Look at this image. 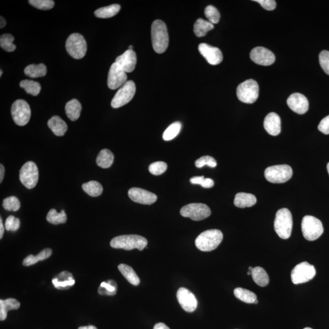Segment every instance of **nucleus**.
I'll list each match as a JSON object with an SVG mask.
<instances>
[{
  "instance_id": "nucleus-1",
  "label": "nucleus",
  "mask_w": 329,
  "mask_h": 329,
  "mask_svg": "<svg viewBox=\"0 0 329 329\" xmlns=\"http://www.w3.org/2000/svg\"><path fill=\"white\" fill-rule=\"evenodd\" d=\"M151 39L154 50L157 53L166 52L169 44V36L166 24L157 20L151 26Z\"/></svg>"
},
{
  "instance_id": "nucleus-2",
  "label": "nucleus",
  "mask_w": 329,
  "mask_h": 329,
  "mask_svg": "<svg viewBox=\"0 0 329 329\" xmlns=\"http://www.w3.org/2000/svg\"><path fill=\"white\" fill-rule=\"evenodd\" d=\"M148 241L145 237L138 235H124L114 238L110 242L113 248L132 250L138 249L142 251L147 246Z\"/></svg>"
},
{
  "instance_id": "nucleus-3",
  "label": "nucleus",
  "mask_w": 329,
  "mask_h": 329,
  "mask_svg": "<svg viewBox=\"0 0 329 329\" xmlns=\"http://www.w3.org/2000/svg\"><path fill=\"white\" fill-rule=\"evenodd\" d=\"M223 239V234L220 230L210 229L202 232L195 240L196 248L204 252L214 250L219 246Z\"/></svg>"
},
{
  "instance_id": "nucleus-4",
  "label": "nucleus",
  "mask_w": 329,
  "mask_h": 329,
  "mask_svg": "<svg viewBox=\"0 0 329 329\" xmlns=\"http://www.w3.org/2000/svg\"><path fill=\"white\" fill-rule=\"evenodd\" d=\"M274 227L276 234L282 239H289L293 229L292 213L287 208H283L276 213Z\"/></svg>"
},
{
  "instance_id": "nucleus-5",
  "label": "nucleus",
  "mask_w": 329,
  "mask_h": 329,
  "mask_svg": "<svg viewBox=\"0 0 329 329\" xmlns=\"http://www.w3.org/2000/svg\"><path fill=\"white\" fill-rule=\"evenodd\" d=\"M303 236L309 241H314L323 234L324 228L320 220L313 216H305L301 223Z\"/></svg>"
},
{
  "instance_id": "nucleus-6",
  "label": "nucleus",
  "mask_w": 329,
  "mask_h": 329,
  "mask_svg": "<svg viewBox=\"0 0 329 329\" xmlns=\"http://www.w3.org/2000/svg\"><path fill=\"white\" fill-rule=\"evenodd\" d=\"M259 87L258 83L254 79H248L240 84L237 88L238 98L242 102L253 104L258 99Z\"/></svg>"
},
{
  "instance_id": "nucleus-7",
  "label": "nucleus",
  "mask_w": 329,
  "mask_h": 329,
  "mask_svg": "<svg viewBox=\"0 0 329 329\" xmlns=\"http://www.w3.org/2000/svg\"><path fill=\"white\" fill-rule=\"evenodd\" d=\"M66 48L68 53L76 59H81L87 52V43L83 36L79 33H73L66 41Z\"/></svg>"
},
{
  "instance_id": "nucleus-8",
  "label": "nucleus",
  "mask_w": 329,
  "mask_h": 329,
  "mask_svg": "<svg viewBox=\"0 0 329 329\" xmlns=\"http://www.w3.org/2000/svg\"><path fill=\"white\" fill-rule=\"evenodd\" d=\"M292 176V167L287 165H274L268 167L265 171L266 179L274 184L285 183L289 181Z\"/></svg>"
},
{
  "instance_id": "nucleus-9",
  "label": "nucleus",
  "mask_w": 329,
  "mask_h": 329,
  "mask_svg": "<svg viewBox=\"0 0 329 329\" xmlns=\"http://www.w3.org/2000/svg\"><path fill=\"white\" fill-rule=\"evenodd\" d=\"M136 87L133 81H128L117 91L111 102V106L115 109L121 107L130 102L135 95Z\"/></svg>"
},
{
  "instance_id": "nucleus-10",
  "label": "nucleus",
  "mask_w": 329,
  "mask_h": 329,
  "mask_svg": "<svg viewBox=\"0 0 329 329\" xmlns=\"http://www.w3.org/2000/svg\"><path fill=\"white\" fill-rule=\"evenodd\" d=\"M11 115L18 126H23L30 121L31 111L30 105L23 100H16L12 105Z\"/></svg>"
},
{
  "instance_id": "nucleus-11",
  "label": "nucleus",
  "mask_w": 329,
  "mask_h": 329,
  "mask_svg": "<svg viewBox=\"0 0 329 329\" xmlns=\"http://www.w3.org/2000/svg\"><path fill=\"white\" fill-rule=\"evenodd\" d=\"M315 275L316 270L314 266L307 261H304L293 269L291 278L292 282L297 285L309 282L313 279Z\"/></svg>"
},
{
  "instance_id": "nucleus-12",
  "label": "nucleus",
  "mask_w": 329,
  "mask_h": 329,
  "mask_svg": "<svg viewBox=\"0 0 329 329\" xmlns=\"http://www.w3.org/2000/svg\"><path fill=\"white\" fill-rule=\"evenodd\" d=\"M182 217L191 218L194 221H201L210 217L211 210L206 204L191 203L184 206L180 210Z\"/></svg>"
},
{
  "instance_id": "nucleus-13",
  "label": "nucleus",
  "mask_w": 329,
  "mask_h": 329,
  "mask_svg": "<svg viewBox=\"0 0 329 329\" xmlns=\"http://www.w3.org/2000/svg\"><path fill=\"white\" fill-rule=\"evenodd\" d=\"M20 180L21 184L28 189L35 188L38 181V170L37 165L32 161L23 165L20 170Z\"/></svg>"
},
{
  "instance_id": "nucleus-14",
  "label": "nucleus",
  "mask_w": 329,
  "mask_h": 329,
  "mask_svg": "<svg viewBox=\"0 0 329 329\" xmlns=\"http://www.w3.org/2000/svg\"><path fill=\"white\" fill-rule=\"evenodd\" d=\"M126 73L122 69L119 64L114 62L110 67L108 74L107 86L111 90L117 89L126 83Z\"/></svg>"
},
{
  "instance_id": "nucleus-15",
  "label": "nucleus",
  "mask_w": 329,
  "mask_h": 329,
  "mask_svg": "<svg viewBox=\"0 0 329 329\" xmlns=\"http://www.w3.org/2000/svg\"><path fill=\"white\" fill-rule=\"evenodd\" d=\"M250 57L256 64L263 66H269L275 61V56L272 52L266 48H254L250 53Z\"/></svg>"
},
{
  "instance_id": "nucleus-16",
  "label": "nucleus",
  "mask_w": 329,
  "mask_h": 329,
  "mask_svg": "<svg viewBox=\"0 0 329 329\" xmlns=\"http://www.w3.org/2000/svg\"><path fill=\"white\" fill-rule=\"evenodd\" d=\"M177 299L182 308L187 312H194L198 306L196 297L186 288H180L177 292Z\"/></svg>"
},
{
  "instance_id": "nucleus-17",
  "label": "nucleus",
  "mask_w": 329,
  "mask_h": 329,
  "mask_svg": "<svg viewBox=\"0 0 329 329\" xmlns=\"http://www.w3.org/2000/svg\"><path fill=\"white\" fill-rule=\"evenodd\" d=\"M198 50L208 63L212 66L220 64L223 61L222 52L218 48L210 46L207 44H201L199 45Z\"/></svg>"
},
{
  "instance_id": "nucleus-18",
  "label": "nucleus",
  "mask_w": 329,
  "mask_h": 329,
  "mask_svg": "<svg viewBox=\"0 0 329 329\" xmlns=\"http://www.w3.org/2000/svg\"><path fill=\"white\" fill-rule=\"evenodd\" d=\"M128 196L135 203L151 205L157 201V197L155 193L140 188H131L128 191Z\"/></svg>"
},
{
  "instance_id": "nucleus-19",
  "label": "nucleus",
  "mask_w": 329,
  "mask_h": 329,
  "mask_svg": "<svg viewBox=\"0 0 329 329\" xmlns=\"http://www.w3.org/2000/svg\"><path fill=\"white\" fill-rule=\"evenodd\" d=\"M287 104L293 111L298 114H304L308 111L309 102L304 95L299 93H294L288 98Z\"/></svg>"
},
{
  "instance_id": "nucleus-20",
  "label": "nucleus",
  "mask_w": 329,
  "mask_h": 329,
  "mask_svg": "<svg viewBox=\"0 0 329 329\" xmlns=\"http://www.w3.org/2000/svg\"><path fill=\"white\" fill-rule=\"evenodd\" d=\"M115 62L119 64L126 73H131L136 68V53L133 50H127L123 54L117 57Z\"/></svg>"
},
{
  "instance_id": "nucleus-21",
  "label": "nucleus",
  "mask_w": 329,
  "mask_h": 329,
  "mask_svg": "<svg viewBox=\"0 0 329 329\" xmlns=\"http://www.w3.org/2000/svg\"><path fill=\"white\" fill-rule=\"evenodd\" d=\"M264 128L271 136H278L281 132L280 118L275 112H271L266 115L264 120Z\"/></svg>"
},
{
  "instance_id": "nucleus-22",
  "label": "nucleus",
  "mask_w": 329,
  "mask_h": 329,
  "mask_svg": "<svg viewBox=\"0 0 329 329\" xmlns=\"http://www.w3.org/2000/svg\"><path fill=\"white\" fill-rule=\"evenodd\" d=\"M52 284L59 290H67L75 283L73 275L69 271H63L52 278Z\"/></svg>"
},
{
  "instance_id": "nucleus-23",
  "label": "nucleus",
  "mask_w": 329,
  "mask_h": 329,
  "mask_svg": "<svg viewBox=\"0 0 329 329\" xmlns=\"http://www.w3.org/2000/svg\"><path fill=\"white\" fill-rule=\"evenodd\" d=\"M48 126L52 133L56 136L61 137L65 135L67 131V124L61 117L53 116L48 121Z\"/></svg>"
},
{
  "instance_id": "nucleus-24",
  "label": "nucleus",
  "mask_w": 329,
  "mask_h": 329,
  "mask_svg": "<svg viewBox=\"0 0 329 329\" xmlns=\"http://www.w3.org/2000/svg\"><path fill=\"white\" fill-rule=\"evenodd\" d=\"M257 203L256 196L246 193H239L235 196L234 204L237 208H250Z\"/></svg>"
},
{
  "instance_id": "nucleus-25",
  "label": "nucleus",
  "mask_w": 329,
  "mask_h": 329,
  "mask_svg": "<svg viewBox=\"0 0 329 329\" xmlns=\"http://www.w3.org/2000/svg\"><path fill=\"white\" fill-rule=\"evenodd\" d=\"M20 302L15 299L0 300V320L1 321L5 320L8 311L11 310H17L20 308Z\"/></svg>"
},
{
  "instance_id": "nucleus-26",
  "label": "nucleus",
  "mask_w": 329,
  "mask_h": 329,
  "mask_svg": "<svg viewBox=\"0 0 329 329\" xmlns=\"http://www.w3.org/2000/svg\"><path fill=\"white\" fill-rule=\"evenodd\" d=\"M82 106L78 100L73 99L69 101L66 105L67 116L71 121H76L80 117Z\"/></svg>"
},
{
  "instance_id": "nucleus-27",
  "label": "nucleus",
  "mask_w": 329,
  "mask_h": 329,
  "mask_svg": "<svg viewBox=\"0 0 329 329\" xmlns=\"http://www.w3.org/2000/svg\"><path fill=\"white\" fill-rule=\"evenodd\" d=\"M114 161V154L107 149H104L101 151L97 158V163L98 166L104 169H109L111 167Z\"/></svg>"
},
{
  "instance_id": "nucleus-28",
  "label": "nucleus",
  "mask_w": 329,
  "mask_h": 329,
  "mask_svg": "<svg viewBox=\"0 0 329 329\" xmlns=\"http://www.w3.org/2000/svg\"><path fill=\"white\" fill-rule=\"evenodd\" d=\"M24 72L26 76L30 78H36L46 75L47 69V67L44 64H31L26 67Z\"/></svg>"
},
{
  "instance_id": "nucleus-29",
  "label": "nucleus",
  "mask_w": 329,
  "mask_h": 329,
  "mask_svg": "<svg viewBox=\"0 0 329 329\" xmlns=\"http://www.w3.org/2000/svg\"><path fill=\"white\" fill-rule=\"evenodd\" d=\"M251 276L254 282L260 287H266L268 285L269 281H270L269 276L263 268L260 266L254 268L253 271H251Z\"/></svg>"
},
{
  "instance_id": "nucleus-30",
  "label": "nucleus",
  "mask_w": 329,
  "mask_h": 329,
  "mask_svg": "<svg viewBox=\"0 0 329 329\" xmlns=\"http://www.w3.org/2000/svg\"><path fill=\"white\" fill-rule=\"evenodd\" d=\"M213 28H214L213 24L204 19L199 18L194 23V33L197 37H204L207 35L208 31L213 30Z\"/></svg>"
},
{
  "instance_id": "nucleus-31",
  "label": "nucleus",
  "mask_w": 329,
  "mask_h": 329,
  "mask_svg": "<svg viewBox=\"0 0 329 329\" xmlns=\"http://www.w3.org/2000/svg\"><path fill=\"white\" fill-rule=\"evenodd\" d=\"M119 270L122 276L126 278L128 282L132 285L138 286L140 282V278L137 275L133 268L125 264H120L119 266Z\"/></svg>"
},
{
  "instance_id": "nucleus-32",
  "label": "nucleus",
  "mask_w": 329,
  "mask_h": 329,
  "mask_svg": "<svg viewBox=\"0 0 329 329\" xmlns=\"http://www.w3.org/2000/svg\"><path fill=\"white\" fill-rule=\"evenodd\" d=\"M121 9V6L118 4L103 7L95 11V15L97 17L100 18H111L117 15Z\"/></svg>"
},
{
  "instance_id": "nucleus-33",
  "label": "nucleus",
  "mask_w": 329,
  "mask_h": 329,
  "mask_svg": "<svg viewBox=\"0 0 329 329\" xmlns=\"http://www.w3.org/2000/svg\"><path fill=\"white\" fill-rule=\"evenodd\" d=\"M52 250L50 248L44 249V250L40 252L37 256H35L33 255H30L24 259L23 264L24 266H29L35 265L37 263L38 261L45 260L49 258L52 256Z\"/></svg>"
},
{
  "instance_id": "nucleus-34",
  "label": "nucleus",
  "mask_w": 329,
  "mask_h": 329,
  "mask_svg": "<svg viewBox=\"0 0 329 329\" xmlns=\"http://www.w3.org/2000/svg\"><path fill=\"white\" fill-rule=\"evenodd\" d=\"M234 293L237 299L245 303L253 304L258 299L256 294L254 292L242 288H237L234 290Z\"/></svg>"
},
{
  "instance_id": "nucleus-35",
  "label": "nucleus",
  "mask_w": 329,
  "mask_h": 329,
  "mask_svg": "<svg viewBox=\"0 0 329 329\" xmlns=\"http://www.w3.org/2000/svg\"><path fill=\"white\" fill-rule=\"evenodd\" d=\"M82 188L86 193L92 197L100 196L103 190L102 184L95 181H91L83 184Z\"/></svg>"
},
{
  "instance_id": "nucleus-36",
  "label": "nucleus",
  "mask_w": 329,
  "mask_h": 329,
  "mask_svg": "<svg viewBox=\"0 0 329 329\" xmlns=\"http://www.w3.org/2000/svg\"><path fill=\"white\" fill-rule=\"evenodd\" d=\"M117 291V283L113 280L102 282L98 289V294L101 295H105V296H114L116 294Z\"/></svg>"
},
{
  "instance_id": "nucleus-37",
  "label": "nucleus",
  "mask_w": 329,
  "mask_h": 329,
  "mask_svg": "<svg viewBox=\"0 0 329 329\" xmlns=\"http://www.w3.org/2000/svg\"><path fill=\"white\" fill-rule=\"evenodd\" d=\"M47 220L51 224L54 225L64 224L67 220V215L64 210L58 213L54 208H52L48 213Z\"/></svg>"
},
{
  "instance_id": "nucleus-38",
  "label": "nucleus",
  "mask_w": 329,
  "mask_h": 329,
  "mask_svg": "<svg viewBox=\"0 0 329 329\" xmlns=\"http://www.w3.org/2000/svg\"><path fill=\"white\" fill-rule=\"evenodd\" d=\"M20 86L28 94L37 96L40 92L41 86L38 82L25 79L20 82Z\"/></svg>"
},
{
  "instance_id": "nucleus-39",
  "label": "nucleus",
  "mask_w": 329,
  "mask_h": 329,
  "mask_svg": "<svg viewBox=\"0 0 329 329\" xmlns=\"http://www.w3.org/2000/svg\"><path fill=\"white\" fill-rule=\"evenodd\" d=\"M182 128L181 122L176 121L172 123L163 134V139L164 140L169 141L176 138L178 135Z\"/></svg>"
},
{
  "instance_id": "nucleus-40",
  "label": "nucleus",
  "mask_w": 329,
  "mask_h": 329,
  "mask_svg": "<svg viewBox=\"0 0 329 329\" xmlns=\"http://www.w3.org/2000/svg\"><path fill=\"white\" fill-rule=\"evenodd\" d=\"M14 37L10 34H4L0 37V46L1 49L8 52H13L16 49V46L13 44Z\"/></svg>"
},
{
  "instance_id": "nucleus-41",
  "label": "nucleus",
  "mask_w": 329,
  "mask_h": 329,
  "mask_svg": "<svg viewBox=\"0 0 329 329\" xmlns=\"http://www.w3.org/2000/svg\"><path fill=\"white\" fill-rule=\"evenodd\" d=\"M3 206L4 209L17 212L20 208V202L16 196H10L4 199Z\"/></svg>"
},
{
  "instance_id": "nucleus-42",
  "label": "nucleus",
  "mask_w": 329,
  "mask_h": 329,
  "mask_svg": "<svg viewBox=\"0 0 329 329\" xmlns=\"http://www.w3.org/2000/svg\"><path fill=\"white\" fill-rule=\"evenodd\" d=\"M204 13L208 21L211 23L217 24L219 22L220 14L215 7L211 5L206 7Z\"/></svg>"
},
{
  "instance_id": "nucleus-43",
  "label": "nucleus",
  "mask_w": 329,
  "mask_h": 329,
  "mask_svg": "<svg viewBox=\"0 0 329 329\" xmlns=\"http://www.w3.org/2000/svg\"><path fill=\"white\" fill-rule=\"evenodd\" d=\"M29 3L40 10H50L54 6V1L52 0H30Z\"/></svg>"
},
{
  "instance_id": "nucleus-44",
  "label": "nucleus",
  "mask_w": 329,
  "mask_h": 329,
  "mask_svg": "<svg viewBox=\"0 0 329 329\" xmlns=\"http://www.w3.org/2000/svg\"><path fill=\"white\" fill-rule=\"evenodd\" d=\"M195 165L198 169H201V168L205 166V165H208V166L211 168H215L217 167V163L214 158L209 156H206L196 160Z\"/></svg>"
},
{
  "instance_id": "nucleus-45",
  "label": "nucleus",
  "mask_w": 329,
  "mask_h": 329,
  "mask_svg": "<svg viewBox=\"0 0 329 329\" xmlns=\"http://www.w3.org/2000/svg\"><path fill=\"white\" fill-rule=\"evenodd\" d=\"M167 169V164L164 162H156L151 163L149 171L151 174L158 176L163 173Z\"/></svg>"
},
{
  "instance_id": "nucleus-46",
  "label": "nucleus",
  "mask_w": 329,
  "mask_h": 329,
  "mask_svg": "<svg viewBox=\"0 0 329 329\" xmlns=\"http://www.w3.org/2000/svg\"><path fill=\"white\" fill-rule=\"evenodd\" d=\"M190 182L193 184L200 185L204 188L210 189L214 186V181L212 179L204 178L203 176H196L191 177Z\"/></svg>"
},
{
  "instance_id": "nucleus-47",
  "label": "nucleus",
  "mask_w": 329,
  "mask_h": 329,
  "mask_svg": "<svg viewBox=\"0 0 329 329\" xmlns=\"http://www.w3.org/2000/svg\"><path fill=\"white\" fill-rule=\"evenodd\" d=\"M20 225V220L13 215L9 216L6 220L5 228L8 231L15 232L19 229Z\"/></svg>"
},
{
  "instance_id": "nucleus-48",
  "label": "nucleus",
  "mask_w": 329,
  "mask_h": 329,
  "mask_svg": "<svg viewBox=\"0 0 329 329\" xmlns=\"http://www.w3.org/2000/svg\"><path fill=\"white\" fill-rule=\"evenodd\" d=\"M319 64L322 69L329 75V52L324 50L319 56Z\"/></svg>"
},
{
  "instance_id": "nucleus-49",
  "label": "nucleus",
  "mask_w": 329,
  "mask_h": 329,
  "mask_svg": "<svg viewBox=\"0 0 329 329\" xmlns=\"http://www.w3.org/2000/svg\"><path fill=\"white\" fill-rule=\"evenodd\" d=\"M266 10L273 11L276 8V2L275 0H255Z\"/></svg>"
},
{
  "instance_id": "nucleus-50",
  "label": "nucleus",
  "mask_w": 329,
  "mask_h": 329,
  "mask_svg": "<svg viewBox=\"0 0 329 329\" xmlns=\"http://www.w3.org/2000/svg\"><path fill=\"white\" fill-rule=\"evenodd\" d=\"M318 130L321 132L322 133L329 135V115L328 116L324 118L319 122L318 127Z\"/></svg>"
},
{
  "instance_id": "nucleus-51",
  "label": "nucleus",
  "mask_w": 329,
  "mask_h": 329,
  "mask_svg": "<svg viewBox=\"0 0 329 329\" xmlns=\"http://www.w3.org/2000/svg\"><path fill=\"white\" fill-rule=\"evenodd\" d=\"M153 329H170L166 324L162 323L156 324Z\"/></svg>"
},
{
  "instance_id": "nucleus-52",
  "label": "nucleus",
  "mask_w": 329,
  "mask_h": 329,
  "mask_svg": "<svg viewBox=\"0 0 329 329\" xmlns=\"http://www.w3.org/2000/svg\"><path fill=\"white\" fill-rule=\"evenodd\" d=\"M4 173H5V169H4L3 165L1 164L0 165V182L1 183L4 178Z\"/></svg>"
},
{
  "instance_id": "nucleus-53",
  "label": "nucleus",
  "mask_w": 329,
  "mask_h": 329,
  "mask_svg": "<svg viewBox=\"0 0 329 329\" xmlns=\"http://www.w3.org/2000/svg\"><path fill=\"white\" fill-rule=\"evenodd\" d=\"M4 231V227L3 224V220H2V218H0V239H1L3 237Z\"/></svg>"
},
{
  "instance_id": "nucleus-54",
  "label": "nucleus",
  "mask_w": 329,
  "mask_h": 329,
  "mask_svg": "<svg viewBox=\"0 0 329 329\" xmlns=\"http://www.w3.org/2000/svg\"><path fill=\"white\" fill-rule=\"evenodd\" d=\"M0 20H1L0 21V28L2 29L6 26V21L5 20V19L3 17H1V18H0Z\"/></svg>"
},
{
  "instance_id": "nucleus-55",
  "label": "nucleus",
  "mask_w": 329,
  "mask_h": 329,
  "mask_svg": "<svg viewBox=\"0 0 329 329\" xmlns=\"http://www.w3.org/2000/svg\"><path fill=\"white\" fill-rule=\"evenodd\" d=\"M78 329H98L96 328L95 326H83L79 328Z\"/></svg>"
},
{
  "instance_id": "nucleus-56",
  "label": "nucleus",
  "mask_w": 329,
  "mask_h": 329,
  "mask_svg": "<svg viewBox=\"0 0 329 329\" xmlns=\"http://www.w3.org/2000/svg\"><path fill=\"white\" fill-rule=\"evenodd\" d=\"M327 170H328V173L329 174V162L328 163V165H327Z\"/></svg>"
},
{
  "instance_id": "nucleus-57",
  "label": "nucleus",
  "mask_w": 329,
  "mask_h": 329,
  "mask_svg": "<svg viewBox=\"0 0 329 329\" xmlns=\"http://www.w3.org/2000/svg\"><path fill=\"white\" fill-rule=\"evenodd\" d=\"M253 269H254V268H252L251 266H249V271H253Z\"/></svg>"
},
{
  "instance_id": "nucleus-58",
  "label": "nucleus",
  "mask_w": 329,
  "mask_h": 329,
  "mask_svg": "<svg viewBox=\"0 0 329 329\" xmlns=\"http://www.w3.org/2000/svg\"><path fill=\"white\" fill-rule=\"evenodd\" d=\"M129 50H133V46H129Z\"/></svg>"
},
{
  "instance_id": "nucleus-59",
  "label": "nucleus",
  "mask_w": 329,
  "mask_h": 329,
  "mask_svg": "<svg viewBox=\"0 0 329 329\" xmlns=\"http://www.w3.org/2000/svg\"><path fill=\"white\" fill-rule=\"evenodd\" d=\"M2 73H3V71H2L1 69V70H0V77H1Z\"/></svg>"
},
{
  "instance_id": "nucleus-60",
  "label": "nucleus",
  "mask_w": 329,
  "mask_h": 329,
  "mask_svg": "<svg viewBox=\"0 0 329 329\" xmlns=\"http://www.w3.org/2000/svg\"><path fill=\"white\" fill-rule=\"evenodd\" d=\"M258 300L257 299L256 301L255 302H254V304H258Z\"/></svg>"
},
{
  "instance_id": "nucleus-61",
  "label": "nucleus",
  "mask_w": 329,
  "mask_h": 329,
  "mask_svg": "<svg viewBox=\"0 0 329 329\" xmlns=\"http://www.w3.org/2000/svg\"><path fill=\"white\" fill-rule=\"evenodd\" d=\"M248 275H251V271H249V272L248 273Z\"/></svg>"
},
{
  "instance_id": "nucleus-62",
  "label": "nucleus",
  "mask_w": 329,
  "mask_h": 329,
  "mask_svg": "<svg viewBox=\"0 0 329 329\" xmlns=\"http://www.w3.org/2000/svg\"><path fill=\"white\" fill-rule=\"evenodd\" d=\"M304 329H312L311 328H304Z\"/></svg>"
}]
</instances>
